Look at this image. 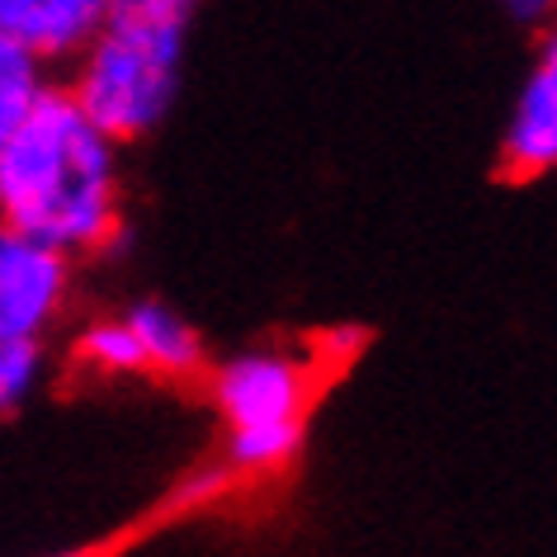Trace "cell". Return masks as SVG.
Masks as SVG:
<instances>
[{
  "instance_id": "cell-2",
  "label": "cell",
  "mask_w": 557,
  "mask_h": 557,
  "mask_svg": "<svg viewBox=\"0 0 557 557\" xmlns=\"http://www.w3.org/2000/svg\"><path fill=\"white\" fill-rule=\"evenodd\" d=\"M180 58H185L180 24L109 20L81 58L72 95L114 143H137L171 109L180 90Z\"/></svg>"
},
{
  "instance_id": "cell-12",
  "label": "cell",
  "mask_w": 557,
  "mask_h": 557,
  "mask_svg": "<svg viewBox=\"0 0 557 557\" xmlns=\"http://www.w3.org/2000/svg\"><path fill=\"white\" fill-rule=\"evenodd\" d=\"M194 5H199V0H114V5H109V20H128V24H180V29H189Z\"/></svg>"
},
{
  "instance_id": "cell-3",
  "label": "cell",
  "mask_w": 557,
  "mask_h": 557,
  "mask_svg": "<svg viewBox=\"0 0 557 557\" xmlns=\"http://www.w3.org/2000/svg\"><path fill=\"white\" fill-rule=\"evenodd\" d=\"M317 373L298 355L250 350L227 359L213 373V397L227 425H260V421H294L308 416Z\"/></svg>"
},
{
  "instance_id": "cell-10",
  "label": "cell",
  "mask_w": 557,
  "mask_h": 557,
  "mask_svg": "<svg viewBox=\"0 0 557 557\" xmlns=\"http://www.w3.org/2000/svg\"><path fill=\"white\" fill-rule=\"evenodd\" d=\"M76 350L90 369H100V373H143V369H151L128 317H123V322H95L86 336H81Z\"/></svg>"
},
{
  "instance_id": "cell-11",
  "label": "cell",
  "mask_w": 557,
  "mask_h": 557,
  "mask_svg": "<svg viewBox=\"0 0 557 557\" xmlns=\"http://www.w3.org/2000/svg\"><path fill=\"white\" fill-rule=\"evenodd\" d=\"M38 369H44V345H38V336L0 341V407L15 411L20 401L34 393Z\"/></svg>"
},
{
  "instance_id": "cell-6",
  "label": "cell",
  "mask_w": 557,
  "mask_h": 557,
  "mask_svg": "<svg viewBox=\"0 0 557 557\" xmlns=\"http://www.w3.org/2000/svg\"><path fill=\"white\" fill-rule=\"evenodd\" d=\"M500 157L515 180L543 175L557 165V34L543 44L539 66L529 72L520 100H515Z\"/></svg>"
},
{
  "instance_id": "cell-1",
  "label": "cell",
  "mask_w": 557,
  "mask_h": 557,
  "mask_svg": "<svg viewBox=\"0 0 557 557\" xmlns=\"http://www.w3.org/2000/svg\"><path fill=\"white\" fill-rule=\"evenodd\" d=\"M114 147L72 90H44L15 128L0 133L5 227L62 250H100L119 232Z\"/></svg>"
},
{
  "instance_id": "cell-7",
  "label": "cell",
  "mask_w": 557,
  "mask_h": 557,
  "mask_svg": "<svg viewBox=\"0 0 557 557\" xmlns=\"http://www.w3.org/2000/svg\"><path fill=\"white\" fill-rule=\"evenodd\" d=\"M128 322L137 331L147 350V364L157 373H171V379H185L203 364V345L194 336V326L180 312H171L165 302H133Z\"/></svg>"
},
{
  "instance_id": "cell-13",
  "label": "cell",
  "mask_w": 557,
  "mask_h": 557,
  "mask_svg": "<svg viewBox=\"0 0 557 557\" xmlns=\"http://www.w3.org/2000/svg\"><path fill=\"white\" fill-rule=\"evenodd\" d=\"M500 5H506V15L520 20V24H543V20H553L557 0H500Z\"/></svg>"
},
{
  "instance_id": "cell-9",
  "label": "cell",
  "mask_w": 557,
  "mask_h": 557,
  "mask_svg": "<svg viewBox=\"0 0 557 557\" xmlns=\"http://www.w3.org/2000/svg\"><path fill=\"white\" fill-rule=\"evenodd\" d=\"M44 90V58L20 38L0 34V133L15 128Z\"/></svg>"
},
{
  "instance_id": "cell-5",
  "label": "cell",
  "mask_w": 557,
  "mask_h": 557,
  "mask_svg": "<svg viewBox=\"0 0 557 557\" xmlns=\"http://www.w3.org/2000/svg\"><path fill=\"white\" fill-rule=\"evenodd\" d=\"M114 0H0V34L29 44L44 62L86 52L109 24Z\"/></svg>"
},
{
  "instance_id": "cell-4",
  "label": "cell",
  "mask_w": 557,
  "mask_h": 557,
  "mask_svg": "<svg viewBox=\"0 0 557 557\" xmlns=\"http://www.w3.org/2000/svg\"><path fill=\"white\" fill-rule=\"evenodd\" d=\"M66 294V250L5 227L0 236V341L44 336Z\"/></svg>"
},
{
  "instance_id": "cell-8",
  "label": "cell",
  "mask_w": 557,
  "mask_h": 557,
  "mask_svg": "<svg viewBox=\"0 0 557 557\" xmlns=\"http://www.w3.org/2000/svg\"><path fill=\"white\" fill-rule=\"evenodd\" d=\"M302 416L294 421H260V425H232L227 435V463L236 472H250V478H260V472H278L288 468L302 449Z\"/></svg>"
}]
</instances>
